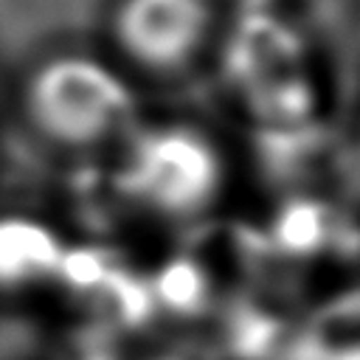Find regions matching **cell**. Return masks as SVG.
<instances>
[{
	"label": "cell",
	"mask_w": 360,
	"mask_h": 360,
	"mask_svg": "<svg viewBox=\"0 0 360 360\" xmlns=\"http://www.w3.org/2000/svg\"><path fill=\"white\" fill-rule=\"evenodd\" d=\"M287 360H360V290H343L309 309L292 329Z\"/></svg>",
	"instance_id": "obj_7"
},
{
	"label": "cell",
	"mask_w": 360,
	"mask_h": 360,
	"mask_svg": "<svg viewBox=\"0 0 360 360\" xmlns=\"http://www.w3.org/2000/svg\"><path fill=\"white\" fill-rule=\"evenodd\" d=\"M211 31L208 0H121L115 37L121 51L146 70L186 68Z\"/></svg>",
	"instance_id": "obj_4"
},
{
	"label": "cell",
	"mask_w": 360,
	"mask_h": 360,
	"mask_svg": "<svg viewBox=\"0 0 360 360\" xmlns=\"http://www.w3.org/2000/svg\"><path fill=\"white\" fill-rule=\"evenodd\" d=\"M115 174L132 211L186 228L208 219L228 188L219 143L180 121L132 132Z\"/></svg>",
	"instance_id": "obj_1"
},
{
	"label": "cell",
	"mask_w": 360,
	"mask_h": 360,
	"mask_svg": "<svg viewBox=\"0 0 360 360\" xmlns=\"http://www.w3.org/2000/svg\"><path fill=\"white\" fill-rule=\"evenodd\" d=\"M141 360H177V357H166L163 354V357H141Z\"/></svg>",
	"instance_id": "obj_8"
},
{
	"label": "cell",
	"mask_w": 360,
	"mask_h": 360,
	"mask_svg": "<svg viewBox=\"0 0 360 360\" xmlns=\"http://www.w3.org/2000/svg\"><path fill=\"white\" fill-rule=\"evenodd\" d=\"M53 290L98 326L132 329L155 318L146 273H138L121 250L98 239L70 242Z\"/></svg>",
	"instance_id": "obj_3"
},
{
	"label": "cell",
	"mask_w": 360,
	"mask_h": 360,
	"mask_svg": "<svg viewBox=\"0 0 360 360\" xmlns=\"http://www.w3.org/2000/svg\"><path fill=\"white\" fill-rule=\"evenodd\" d=\"M70 239L65 231L34 211H0V298L14 301L53 290Z\"/></svg>",
	"instance_id": "obj_5"
},
{
	"label": "cell",
	"mask_w": 360,
	"mask_h": 360,
	"mask_svg": "<svg viewBox=\"0 0 360 360\" xmlns=\"http://www.w3.org/2000/svg\"><path fill=\"white\" fill-rule=\"evenodd\" d=\"M25 118L51 146L84 155L132 132L135 93L127 79L84 53L42 62L25 84Z\"/></svg>",
	"instance_id": "obj_2"
},
{
	"label": "cell",
	"mask_w": 360,
	"mask_h": 360,
	"mask_svg": "<svg viewBox=\"0 0 360 360\" xmlns=\"http://www.w3.org/2000/svg\"><path fill=\"white\" fill-rule=\"evenodd\" d=\"M273 262H315L360 248V231L318 194H290L262 228Z\"/></svg>",
	"instance_id": "obj_6"
}]
</instances>
